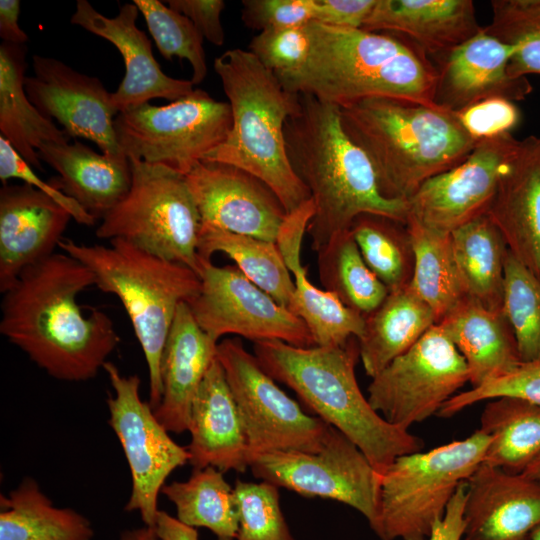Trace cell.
I'll list each match as a JSON object with an SVG mask.
<instances>
[{"mask_svg":"<svg viewBox=\"0 0 540 540\" xmlns=\"http://www.w3.org/2000/svg\"><path fill=\"white\" fill-rule=\"evenodd\" d=\"M262 481L305 497L331 499L360 512L373 530L378 517L381 474L363 452L332 427L317 452L276 451L249 461Z\"/></svg>","mask_w":540,"mask_h":540,"instance_id":"4fadbf2b","label":"cell"},{"mask_svg":"<svg viewBox=\"0 0 540 540\" xmlns=\"http://www.w3.org/2000/svg\"><path fill=\"white\" fill-rule=\"evenodd\" d=\"M487 215L509 251L540 279V136L520 140Z\"/></svg>","mask_w":540,"mask_h":540,"instance_id":"484cf974","label":"cell"},{"mask_svg":"<svg viewBox=\"0 0 540 540\" xmlns=\"http://www.w3.org/2000/svg\"><path fill=\"white\" fill-rule=\"evenodd\" d=\"M217 358L245 428L249 461L278 451L314 453L327 441L332 426L303 411L238 339L218 343Z\"/></svg>","mask_w":540,"mask_h":540,"instance_id":"8fae6325","label":"cell"},{"mask_svg":"<svg viewBox=\"0 0 540 540\" xmlns=\"http://www.w3.org/2000/svg\"><path fill=\"white\" fill-rule=\"evenodd\" d=\"M103 369L114 391L107 398L108 424L122 446L131 473V493L124 510L137 511L144 525L152 528L165 481L174 470L189 463V453L170 437L149 402L141 399L137 375L125 376L109 361Z\"/></svg>","mask_w":540,"mask_h":540,"instance_id":"5bb4252c","label":"cell"},{"mask_svg":"<svg viewBox=\"0 0 540 540\" xmlns=\"http://www.w3.org/2000/svg\"><path fill=\"white\" fill-rule=\"evenodd\" d=\"M185 178L203 224L275 242L287 213L263 181L233 165L209 160L197 162Z\"/></svg>","mask_w":540,"mask_h":540,"instance_id":"ac0fdd59","label":"cell"},{"mask_svg":"<svg viewBox=\"0 0 540 540\" xmlns=\"http://www.w3.org/2000/svg\"><path fill=\"white\" fill-rule=\"evenodd\" d=\"M94 534L88 518L56 507L31 477L0 496V540H92Z\"/></svg>","mask_w":540,"mask_h":540,"instance_id":"1f68e13d","label":"cell"},{"mask_svg":"<svg viewBox=\"0 0 540 540\" xmlns=\"http://www.w3.org/2000/svg\"><path fill=\"white\" fill-rule=\"evenodd\" d=\"M217 346L199 327L187 303H181L162 353L161 401L153 409L167 431L179 434L188 430L193 400L217 358Z\"/></svg>","mask_w":540,"mask_h":540,"instance_id":"4316f807","label":"cell"},{"mask_svg":"<svg viewBox=\"0 0 540 540\" xmlns=\"http://www.w3.org/2000/svg\"><path fill=\"white\" fill-rule=\"evenodd\" d=\"M129 160L130 190L101 219L97 237L127 241L197 273L202 220L185 175L164 165Z\"/></svg>","mask_w":540,"mask_h":540,"instance_id":"9c48e42d","label":"cell"},{"mask_svg":"<svg viewBox=\"0 0 540 540\" xmlns=\"http://www.w3.org/2000/svg\"><path fill=\"white\" fill-rule=\"evenodd\" d=\"M253 348L274 380L291 388L317 417L352 441L380 474L397 457L422 450L419 437L388 422L360 390L355 375L357 338L344 345L308 348L268 340Z\"/></svg>","mask_w":540,"mask_h":540,"instance_id":"5b68a950","label":"cell"},{"mask_svg":"<svg viewBox=\"0 0 540 540\" xmlns=\"http://www.w3.org/2000/svg\"><path fill=\"white\" fill-rule=\"evenodd\" d=\"M58 247L92 272L97 288L122 303L145 356L149 404L155 409L162 395L164 346L179 305L200 289L198 274L121 239L103 246L63 238Z\"/></svg>","mask_w":540,"mask_h":540,"instance_id":"52a82bcc","label":"cell"},{"mask_svg":"<svg viewBox=\"0 0 540 540\" xmlns=\"http://www.w3.org/2000/svg\"><path fill=\"white\" fill-rule=\"evenodd\" d=\"M197 252L202 260L217 252L227 255L250 281L289 308L294 282L275 242L202 223Z\"/></svg>","mask_w":540,"mask_h":540,"instance_id":"d590c367","label":"cell"},{"mask_svg":"<svg viewBox=\"0 0 540 540\" xmlns=\"http://www.w3.org/2000/svg\"><path fill=\"white\" fill-rule=\"evenodd\" d=\"M522 473L540 482V453Z\"/></svg>","mask_w":540,"mask_h":540,"instance_id":"9f6ffc18","label":"cell"},{"mask_svg":"<svg viewBox=\"0 0 540 540\" xmlns=\"http://www.w3.org/2000/svg\"><path fill=\"white\" fill-rule=\"evenodd\" d=\"M27 51L26 44L0 45V132L32 168L43 170L38 149L68 143L70 137L29 100L24 88Z\"/></svg>","mask_w":540,"mask_h":540,"instance_id":"f546056e","label":"cell"},{"mask_svg":"<svg viewBox=\"0 0 540 540\" xmlns=\"http://www.w3.org/2000/svg\"><path fill=\"white\" fill-rule=\"evenodd\" d=\"M71 214L29 184L0 189V291L8 290L28 267L54 253Z\"/></svg>","mask_w":540,"mask_h":540,"instance_id":"44dd1931","label":"cell"},{"mask_svg":"<svg viewBox=\"0 0 540 540\" xmlns=\"http://www.w3.org/2000/svg\"><path fill=\"white\" fill-rule=\"evenodd\" d=\"M284 138L291 167L314 203L306 233L316 253L363 214L406 225L408 202L383 196L370 160L344 130L338 106L299 94Z\"/></svg>","mask_w":540,"mask_h":540,"instance_id":"7a4b0ae2","label":"cell"},{"mask_svg":"<svg viewBox=\"0 0 540 540\" xmlns=\"http://www.w3.org/2000/svg\"><path fill=\"white\" fill-rule=\"evenodd\" d=\"M167 5L191 20L204 39L222 46L225 33L221 14L225 8L223 0H168Z\"/></svg>","mask_w":540,"mask_h":540,"instance_id":"681fc988","label":"cell"},{"mask_svg":"<svg viewBox=\"0 0 540 540\" xmlns=\"http://www.w3.org/2000/svg\"><path fill=\"white\" fill-rule=\"evenodd\" d=\"M186 447L194 469L208 466L221 472L244 473L249 446L243 421L218 358L207 371L193 400Z\"/></svg>","mask_w":540,"mask_h":540,"instance_id":"cb8c5ba5","label":"cell"},{"mask_svg":"<svg viewBox=\"0 0 540 540\" xmlns=\"http://www.w3.org/2000/svg\"><path fill=\"white\" fill-rule=\"evenodd\" d=\"M213 67L231 108L232 126L225 141L203 160L230 164L257 177L290 213L311 198L291 167L284 138L299 94L287 91L249 50H226Z\"/></svg>","mask_w":540,"mask_h":540,"instance_id":"8992f818","label":"cell"},{"mask_svg":"<svg viewBox=\"0 0 540 540\" xmlns=\"http://www.w3.org/2000/svg\"><path fill=\"white\" fill-rule=\"evenodd\" d=\"M414 253L410 286L432 309L437 324L468 297L455 261L450 233L425 227L408 216Z\"/></svg>","mask_w":540,"mask_h":540,"instance_id":"e575fe53","label":"cell"},{"mask_svg":"<svg viewBox=\"0 0 540 540\" xmlns=\"http://www.w3.org/2000/svg\"><path fill=\"white\" fill-rule=\"evenodd\" d=\"M503 396L540 405V359L522 362L505 376L457 393L441 407L437 415L449 418L478 402Z\"/></svg>","mask_w":540,"mask_h":540,"instance_id":"ee69618b","label":"cell"},{"mask_svg":"<svg viewBox=\"0 0 540 540\" xmlns=\"http://www.w3.org/2000/svg\"><path fill=\"white\" fill-rule=\"evenodd\" d=\"M466 491L467 481L457 488L443 518L434 525L429 540H463Z\"/></svg>","mask_w":540,"mask_h":540,"instance_id":"816d5d0a","label":"cell"},{"mask_svg":"<svg viewBox=\"0 0 540 540\" xmlns=\"http://www.w3.org/2000/svg\"><path fill=\"white\" fill-rule=\"evenodd\" d=\"M350 232L365 263L389 292L411 282L414 253L406 225L363 214L354 220Z\"/></svg>","mask_w":540,"mask_h":540,"instance_id":"f35d334b","label":"cell"},{"mask_svg":"<svg viewBox=\"0 0 540 540\" xmlns=\"http://www.w3.org/2000/svg\"><path fill=\"white\" fill-rule=\"evenodd\" d=\"M20 6L19 0L0 1V37L5 43L24 45L29 40L18 25Z\"/></svg>","mask_w":540,"mask_h":540,"instance_id":"f5cc1de1","label":"cell"},{"mask_svg":"<svg viewBox=\"0 0 540 540\" xmlns=\"http://www.w3.org/2000/svg\"><path fill=\"white\" fill-rule=\"evenodd\" d=\"M231 126L229 103L202 89L168 105L126 108L114 120L116 140L125 156L184 175L225 141Z\"/></svg>","mask_w":540,"mask_h":540,"instance_id":"30bf717a","label":"cell"},{"mask_svg":"<svg viewBox=\"0 0 540 540\" xmlns=\"http://www.w3.org/2000/svg\"><path fill=\"white\" fill-rule=\"evenodd\" d=\"M482 27L472 0H376L362 29L400 36L436 65Z\"/></svg>","mask_w":540,"mask_h":540,"instance_id":"d4e9b609","label":"cell"},{"mask_svg":"<svg viewBox=\"0 0 540 540\" xmlns=\"http://www.w3.org/2000/svg\"><path fill=\"white\" fill-rule=\"evenodd\" d=\"M528 540H540V525L532 531Z\"/></svg>","mask_w":540,"mask_h":540,"instance_id":"6f0895ef","label":"cell"},{"mask_svg":"<svg viewBox=\"0 0 540 540\" xmlns=\"http://www.w3.org/2000/svg\"><path fill=\"white\" fill-rule=\"evenodd\" d=\"M241 19L260 32L303 26L313 21V0H243Z\"/></svg>","mask_w":540,"mask_h":540,"instance_id":"bcb514c9","label":"cell"},{"mask_svg":"<svg viewBox=\"0 0 540 540\" xmlns=\"http://www.w3.org/2000/svg\"><path fill=\"white\" fill-rule=\"evenodd\" d=\"M234 493L239 515L236 540H295L282 513L277 486L238 479Z\"/></svg>","mask_w":540,"mask_h":540,"instance_id":"7bdbcfd3","label":"cell"},{"mask_svg":"<svg viewBox=\"0 0 540 540\" xmlns=\"http://www.w3.org/2000/svg\"><path fill=\"white\" fill-rule=\"evenodd\" d=\"M489 443V435L478 429L465 439L397 457L381 474L376 535L429 540L457 488L483 462Z\"/></svg>","mask_w":540,"mask_h":540,"instance_id":"ba28073f","label":"cell"},{"mask_svg":"<svg viewBox=\"0 0 540 540\" xmlns=\"http://www.w3.org/2000/svg\"><path fill=\"white\" fill-rule=\"evenodd\" d=\"M454 113L476 141L511 133L521 118L516 104L502 98L487 99Z\"/></svg>","mask_w":540,"mask_h":540,"instance_id":"7dc6e473","label":"cell"},{"mask_svg":"<svg viewBox=\"0 0 540 540\" xmlns=\"http://www.w3.org/2000/svg\"><path fill=\"white\" fill-rule=\"evenodd\" d=\"M364 318L363 333L357 340L363 368L371 378L437 324L434 312L410 283L389 292L381 305Z\"/></svg>","mask_w":540,"mask_h":540,"instance_id":"4dcf8cb0","label":"cell"},{"mask_svg":"<svg viewBox=\"0 0 540 540\" xmlns=\"http://www.w3.org/2000/svg\"><path fill=\"white\" fill-rule=\"evenodd\" d=\"M38 157L58 173L52 178L58 188L96 220L102 219L130 190L131 164L124 154H98L74 140L43 144Z\"/></svg>","mask_w":540,"mask_h":540,"instance_id":"83f0119b","label":"cell"},{"mask_svg":"<svg viewBox=\"0 0 540 540\" xmlns=\"http://www.w3.org/2000/svg\"><path fill=\"white\" fill-rule=\"evenodd\" d=\"M160 54L168 61L186 59L192 67L191 82L200 84L207 76L203 36L189 18L159 0H134Z\"/></svg>","mask_w":540,"mask_h":540,"instance_id":"b9f144b4","label":"cell"},{"mask_svg":"<svg viewBox=\"0 0 540 540\" xmlns=\"http://www.w3.org/2000/svg\"><path fill=\"white\" fill-rule=\"evenodd\" d=\"M339 108L345 132L370 160L388 199L408 202L427 180L463 162L477 143L454 112L436 104L369 97Z\"/></svg>","mask_w":540,"mask_h":540,"instance_id":"277c9868","label":"cell"},{"mask_svg":"<svg viewBox=\"0 0 540 540\" xmlns=\"http://www.w3.org/2000/svg\"><path fill=\"white\" fill-rule=\"evenodd\" d=\"M450 234L467 295L490 310L501 311L508 253L502 234L487 214Z\"/></svg>","mask_w":540,"mask_h":540,"instance_id":"d6a6232c","label":"cell"},{"mask_svg":"<svg viewBox=\"0 0 540 540\" xmlns=\"http://www.w3.org/2000/svg\"><path fill=\"white\" fill-rule=\"evenodd\" d=\"M317 262L324 289L363 316L377 309L389 293L365 263L350 230L319 250Z\"/></svg>","mask_w":540,"mask_h":540,"instance_id":"74e56055","label":"cell"},{"mask_svg":"<svg viewBox=\"0 0 540 540\" xmlns=\"http://www.w3.org/2000/svg\"><path fill=\"white\" fill-rule=\"evenodd\" d=\"M490 5L491 22L483 30L515 47L508 65L510 76L540 74V0H492Z\"/></svg>","mask_w":540,"mask_h":540,"instance_id":"ab89813d","label":"cell"},{"mask_svg":"<svg viewBox=\"0 0 540 540\" xmlns=\"http://www.w3.org/2000/svg\"><path fill=\"white\" fill-rule=\"evenodd\" d=\"M200 289L187 303L212 339L234 334L254 343L280 340L293 346H315L305 323L250 281L237 266H217L200 259Z\"/></svg>","mask_w":540,"mask_h":540,"instance_id":"9a60e30c","label":"cell"},{"mask_svg":"<svg viewBox=\"0 0 540 540\" xmlns=\"http://www.w3.org/2000/svg\"><path fill=\"white\" fill-rule=\"evenodd\" d=\"M152 530L157 540H199L195 527L160 509L156 514Z\"/></svg>","mask_w":540,"mask_h":540,"instance_id":"db71d44e","label":"cell"},{"mask_svg":"<svg viewBox=\"0 0 540 540\" xmlns=\"http://www.w3.org/2000/svg\"><path fill=\"white\" fill-rule=\"evenodd\" d=\"M515 47L482 30L450 51L435 66L434 103L457 112L478 102L502 98L523 101L532 92L527 77H512L508 65Z\"/></svg>","mask_w":540,"mask_h":540,"instance_id":"ffe728a7","label":"cell"},{"mask_svg":"<svg viewBox=\"0 0 540 540\" xmlns=\"http://www.w3.org/2000/svg\"><path fill=\"white\" fill-rule=\"evenodd\" d=\"M119 540H157L152 528L143 526L124 530Z\"/></svg>","mask_w":540,"mask_h":540,"instance_id":"11a10c76","label":"cell"},{"mask_svg":"<svg viewBox=\"0 0 540 540\" xmlns=\"http://www.w3.org/2000/svg\"><path fill=\"white\" fill-rule=\"evenodd\" d=\"M502 310L514 332L522 362L540 359V279L509 249Z\"/></svg>","mask_w":540,"mask_h":540,"instance_id":"60d3db41","label":"cell"},{"mask_svg":"<svg viewBox=\"0 0 540 540\" xmlns=\"http://www.w3.org/2000/svg\"><path fill=\"white\" fill-rule=\"evenodd\" d=\"M519 143L512 133L478 140L463 162L420 186L408 201L409 216L451 233L486 215Z\"/></svg>","mask_w":540,"mask_h":540,"instance_id":"2e32d148","label":"cell"},{"mask_svg":"<svg viewBox=\"0 0 540 540\" xmlns=\"http://www.w3.org/2000/svg\"><path fill=\"white\" fill-rule=\"evenodd\" d=\"M95 285L92 272L66 253H53L25 269L3 293L0 332L51 377L94 378L117 348L111 318L82 311L77 297Z\"/></svg>","mask_w":540,"mask_h":540,"instance_id":"6da1fadb","label":"cell"},{"mask_svg":"<svg viewBox=\"0 0 540 540\" xmlns=\"http://www.w3.org/2000/svg\"><path fill=\"white\" fill-rule=\"evenodd\" d=\"M376 0H313V21L332 27L362 28Z\"/></svg>","mask_w":540,"mask_h":540,"instance_id":"f907efd6","label":"cell"},{"mask_svg":"<svg viewBox=\"0 0 540 540\" xmlns=\"http://www.w3.org/2000/svg\"><path fill=\"white\" fill-rule=\"evenodd\" d=\"M467 382L463 356L436 324L372 378L367 398L388 422L409 430L438 414Z\"/></svg>","mask_w":540,"mask_h":540,"instance_id":"7c38bea8","label":"cell"},{"mask_svg":"<svg viewBox=\"0 0 540 540\" xmlns=\"http://www.w3.org/2000/svg\"><path fill=\"white\" fill-rule=\"evenodd\" d=\"M463 540H528L540 525V482L481 463L467 480Z\"/></svg>","mask_w":540,"mask_h":540,"instance_id":"7402d4cb","label":"cell"},{"mask_svg":"<svg viewBox=\"0 0 540 540\" xmlns=\"http://www.w3.org/2000/svg\"><path fill=\"white\" fill-rule=\"evenodd\" d=\"M438 324L463 356L472 388L505 376L522 363L503 310H490L468 296Z\"/></svg>","mask_w":540,"mask_h":540,"instance_id":"f1b7e54d","label":"cell"},{"mask_svg":"<svg viewBox=\"0 0 540 540\" xmlns=\"http://www.w3.org/2000/svg\"><path fill=\"white\" fill-rule=\"evenodd\" d=\"M161 493L175 505L182 522L209 529L217 540L236 539L239 515L234 487L220 470L193 469L188 480L165 484Z\"/></svg>","mask_w":540,"mask_h":540,"instance_id":"8d00e7d4","label":"cell"},{"mask_svg":"<svg viewBox=\"0 0 540 540\" xmlns=\"http://www.w3.org/2000/svg\"><path fill=\"white\" fill-rule=\"evenodd\" d=\"M11 178H18L53 198L71 214L77 223L86 226L95 224L96 219L92 215L64 194L52 179L48 182L42 180L10 143L0 136V179L6 184Z\"/></svg>","mask_w":540,"mask_h":540,"instance_id":"c3c4849f","label":"cell"},{"mask_svg":"<svg viewBox=\"0 0 540 540\" xmlns=\"http://www.w3.org/2000/svg\"><path fill=\"white\" fill-rule=\"evenodd\" d=\"M138 7L126 3L115 17H106L87 0H77L70 22L106 39L120 52L125 63L124 77L111 93L113 106L120 112L149 103L154 98L177 101L193 92L191 80L166 75L153 56L151 42L136 26Z\"/></svg>","mask_w":540,"mask_h":540,"instance_id":"d6986e66","label":"cell"},{"mask_svg":"<svg viewBox=\"0 0 540 540\" xmlns=\"http://www.w3.org/2000/svg\"><path fill=\"white\" fill-rule=\"evenodd\" d=\"M309 49L307 24L261 31L249 44V51L276 76L289 74L301 68L307 59Z\"/></svg>","mask_w":540,"mask_h":540,"instance_id":"f6af8a7d","label":"cell"},{"mask_svg":"<svg viewBox=\"0 0 540 540\" xmlns=\"http://www.w3.org/2000/svg\"><path fill=\"white\" fill-rule=\"evenodd\" d=\"M310 49L297 71L277 76L295 94L342 107L369 97L435 104L437 68L406 39L362 28L307 24Z\"/></svg>","mask_w":540,"mask_h":540,"instance_id":"3957f363","label":"cell"},{"mask_svg":"<svg viewBox=\"0 0 540 540\" xmlns=\"http://www.w3.org/2000/svg\"><path fill=\"white\" fill-rule=\"evenodd\" d=\"M314 211L310 198L286 215L276 236L275 243L294 276V292L288 309L302 319L315 345H344L353 337L360 338L365 318L333 293L318 288L307 276V267L301 262V248Z\"/></svg>","mask_w":540,"mask_h":540,"instance_id":"603a6c76","label":"cell"},{"mask_svg":"<svg viewBox=\"0 0 540 540\" xmlns=\"http://www.w3.org/2000/svg\"><path fill=\"white\" fill-rule=\"evenodd\" d=\"M32 66L33 75L25 77L24 88L45 118L56 120L70 138L94 142L103 154H123L114 128L118 112L100 79L55 58L36 54Z\"/></svg>","mask_w":540,"mask_h":540,"instance_id":"e0dca14e","label":"cell"},{"mask_svg":"<svg viewBox=\"0 0 540 540\" xmlns=\"http://www.w3.org/2000/svg\"><path fill=\"white\" fill-rule=\"evenodd\" d=\"M489 435L482 463L522 473L540 453V405L516 397L491 399L480 417Z\"/></svg>","mask_w":540,"mask_h":540,"instance_id":"836d02e7","label":"cell"}]
</instances>
